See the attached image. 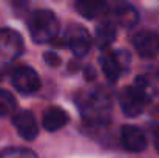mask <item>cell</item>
<instances>
[{
  "mask_svg": "<svg viewBox=\"0 0 159 158\" xmlns=\"http://www.w3.org/2000/svg\"><path fill=\"white\" fill-rule=\"evenodd\" d=\"M12 2H14L16 5H25V3H26L28 0H12Z\"/></svg>",
  "mask_w": 159,
  "mask_h": 158,
  "instance_id": "obj_20",
  "label": "cell"
},
{
  "mask_svg": "<svg viewBox=\"0 0 159 158\" xmlns=\"http://www.w3.org/2000/svg\"><path fill=\"white\" fill-rule=\"evenodd\" d=\"M11 84L22 95H31L40 89V78L31 67H17L11 73Z\"/></svg>",
  "mask_w": 159,
  "mask_h": 158,
  "instance_id": "obj_6",
  "label": "cell"
},
{
  "mask_svg": "<svg viewBox=\"0 0 159 158\" xmlns=\"http://www.w3.org/2000/svg\"><path fill=\"white\" fill-rule=\"evenodd\" d=\"M153 138H155V147L159 152V126L153 127Z\"/></svg>",
  "mask_w": 159,
  "mask_h": 158,
  "instance_id": "obj_19",
  "label": "cell"
},
{
  "mask_svg": "<svg viewBox=\"0 0 159 158\" xmlns=\"http://www.w3.org/2000/svg\"><path fill=\"white\" fill-rule=\"evenodd\" d=\"M120 143L128 152L139 154L147 147V138L144 132L136 126H124L120 130Z\"/></svg>",
  "mask_w": 159,
  "mask_h": 158,
  "instance_id": "obj_9",
  "label": "cell"
},
{
  "mask_svg": "<svg viewBox=\"0 0 159 158\" xmlns=\"http://www.w3.org/2000/svg\"><path fill=\"white\" fill-rule=\"evenodd\" d=\"M28 30L34 42L37 44L53 42L59 34V20L53 11L37 9L28 19Z\"/></svg>",
  "mask_w": 159,
  "mask_h": 158,
  "instance_id": "obj_1",
  "label": "cell"
},
{
  "mask_svg": "<svg viewBox=\"0 0 159 158\" xmlns=\"http://www.w3.org/2000/svg\"><path fill=\"white\" fill-rule=\"evenodd\" d=\"M68 113L60 108V107H50L45 113H43V119H42V124H43V129L48 130V132H57L59 129L65 127L68 124Z\"/></svg>",
  "mask_w": 159,
  "mask_h": 158,
  "instance_id": "obj_11",
  "label": "cell"
},
{
  "mask_svg": "<svg viewBox=\"0 0 159 158\" xmlns=\"http://www.w3.org/2000/svg\"><path fill=\"white\" fill-rule=\"evenodd\" d=\"M91 44H93V41H91L90 33L80 25L68 26V30L63 36V45H66L77 57L85 56L88 50L91 48Z\"/></svg>",
  "mask_w": 159,
  "mask_h": 158,
  "instance_id": "obj_5",
  "label": "cell"
},
{
  "mask_svg": "<svg viewBox=\"0 0 159 158\" xmlns=\"http://www.w3.org/2000/svg\"><path fill=\"white\" fill-rule=\"evenodd\" d=\"M99 60H101V67H102V71H104L105 78L110 82H116L120 76V71H122V67L117 60L116 53L111 51L110 47H105V48H102Z\"/></svg>",
  "mask_w": 159,
  "mask_h": 158,
  "instance_id": "obj_10",
  "label": "cell"
},
{
  "mask_svg": "<svg viewBox=\"0 0 159 158\" xmlns=\"http://www.w3.org/2000/svg\"><path fill=\"white\" fill-rule=\"evenodd\" d=\"M43 59H45L47 65H50V67H53V68L60 65V57H59V54H56L54 51H47L43 54Z\"/></svg>",
  "mask_w": 159,
  "mask_h": 158,
  "instance_id": "obj_17",
  "label": "cell"
},
{
  "mask_svg": "<svg viewBox=\"0 0 159 158\" xmlns=\"http://www.w3.org/2000/svg\"><path fill=\"white\" fill-rule=\"evenodd\" d=\"M113 12L116 16L117 23H120L122 26H127V28L133 26L138 22V19H139L136 8L131 6L130 3H127V2H116Z\"/></svg>",
  "mask_w": 159,
  "mask_h": 158,
  "instance_id": "obj_13",
  "label": "cell"
},
{
  "mask_svg": "<svg viewBox=\"0 0 159 158\" xmlns=\"http://www.w3.org/2000/svg\"><path fill=\"white\" fill-rule=\"evenodd\" d=\"M84 71H85V78H87L88 81H93V79L96 78V74H94V70H93V67H85V68H84Z\"/></svg>",
  "mask_w": 159,
  "mask_h": 158,
  "instance_id": "obj_18",
  "label": "cell"
},
{
  "mask_svg": "<svg viewBox=\"0 0 159 158\" xmlns=\"http://www.w3.org/2000/svg\"><path fill=\"white\" fill-rule=\"evenodd\" d=\"M148 101H150V95L144 89H141L139 85L127 87L119 95L120 108H122L124 115L128 116V118L139 116Z\"/></svg>",
  "mask_w": 159,
  "mask_h": 158,
  "instance_id": "obj_2",
  "label": "cell"
},
{
  "mask_svg": "<svg viewBox=\"0 0 159 158\" xmlns=\"http://www.w3.org/2000/svg\"><path fill=\"white\" fill-rule=\"evenodd\" d=\"M23 51L22 36L14 30H0V64H9L16 60Z\"/></svg>",
  "mask_w": 159,
  "mask_h": 158,
  "instance_id": "obj_4",
  "label": "cell"
},
{
  "mask_svg": "<svg viewBox=\"0 0 159 158\" xmlns=\"http://www.w3.org/2000/svg\"><path fill=\"white\" fill-rule=\"evenodd\" d=\"M82 116L90 124H104L108 119L110 113V101L107 95L93 93L80 107Z\"/></svg>",
  "mask_w": 159,
  "mask_h": 158,
  "instance_id": "obj_3",
  "label": "cell"
},
{
  "mask_svg": "<svg viewBox=\"0 0 159 158\" xmlns=\"http://www.w3.org/2000/svg\"><path fill=\"white\" fill-rule=\"evenodd\" d=\"M76 9L77 12L85 19H96L102 16L107 9L105 0H76Z\"/></svg>",
  "mask_w": 159,
  "mask_h": 158,
  "instance_id": "obj_12",
  "label": "cell"
},
{
  "mask_svg": "<svg viewBox=\"0 0 159 158\" xmlns=\"http://www.w3.org/2000/svg\"><path fill=\"white\" fill-rule=\"evenodd\" d=\"M116 39V26L110 22H102L96 26V36H94V41H96V45L101 47V48H105L110 47L111 42H114Z\"/></svg>",
  "mask_w": 159,
  "mask_h": 158,
  "instance_id": "obj_14",
  "label": "cell"
},
{
  "mask_svg": "<svg viewBox=\"0 0 159 158\" xmlns=\"http://www.w3.org/2000/svg\"><path fill=\"white\" fill-rule=\"evenodd\" d=\"M0 158H37V155L28 149H8L0 152Z\"/></svg>",
  "mask_w": 159,
  "mask_h": 158,
  "instance_id": "obj_16",
  "label": "cell"
},
{
  "mask_svg": "<svg viewBox=\"0 0 159 158\" xmlns=\"http://www.w3.org/2000/svg\"><path fill=\"white\" fill-rule=\"evenodd\" d=\"M12 124H14L17 133L26 141H33L39 135L37 119L30 110H20V112L14 113Z\"/></svg>",
  "mask_w": 159,
  "mask_h": 158,
  "instance_id": "obj_8",
  "label": "cell"
},
{
  "mask_svg": "<svg viewBox=\"0 0 159 158\" xmlns=\"http://www.w3.org/2000/svg\"><path fill=\"white\" fill-rule=\"evenodd\" d=\"M133 47L144 59H153L159 56V34L153 31H141L133 37Z\"/></svg>",
  "mask_w": 159,
  "mask_h": 158,
  "instance_id": "obj_7",
  "label": "cell"
},
{
  "mask_svg": "<svg viewBox=\"0 0 159 158\" xmlns=\"http://www.w3.org/2000/svg\"><path fill=\"white\" fill-rule=\"evenodd\" d=\"M17 107L16 98L5 89H0V116H8L14 113Z\"/></svg>",
  "mask_w": 159,
  "mask_h": 158,
  "instance_id": "obj_15",
  "label": "cell"
}]
</instances>
